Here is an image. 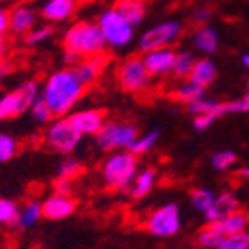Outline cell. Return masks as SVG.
Returning <instances> with one entry per match:
<instances>
[{"label": "cell", "mask_w": 249, "mask_h": 249, "mask_svg": "<svg viewBox=\"0 0 249 249\" xmlns=\"http://www.w3.org/2000/svg\"><path fill=\"white\" fill-rule=\"evenodd\" d=\"M86 89L88 88L77 79L71 68H63V70L53 71L47 77L40 94L47 101L56 119V117H67L80 101Z\"/></svg>", "instance_id": "6da1fadb"}, {"label": "cell", "mask_w": 249, "mask_h": 249, "mask_svg": "<svg viewBox=\"0 0 249 249\" xmlns=\"http://www.w3.org/2000/svg\"><path fill=\"white\" fill-rule=\"evenodd\" d=\"M61 44L65 53L73 54L79 59L103 54L107 49V42H105L98 23L88 19L77 21L68 26L63 34Z\"/></svg>", "instance_id": "7a4b0ae2"}, {"label": "cell", "mask_w": 249, "mask_h": 249, "mask_svg": "<svg viewBox=\"0 0 249 249\" xmlns=\"http://www.w3.org/2000/svg\"><path fill=\"white\" fill-rule=\"evenodd\" d=\"M138 173V155L129 150H117L108 155L101 166V176L107 187L113 190H129Z\"/></svg>", "instance_id": "3957f363"}, {"label": "cell", "mask_w": 249, "mask_h": 249, "mask_svg": "<svg viewBox=\"0 0 249 249\" xmlns=\"http://www.w3.org/2000/svg\"><path fill=\"white\" fill-rule=\"evenodd\" d=\"M100 26L107 47L124 49L134 40V26H131L115 9H105L96 19Z\"/></svg>", "instance_id": "277c9868"}, {"label": "cell", "mask_w": 249, "mask_h": 249, "mask_svg": "<svg viewBox=\"0 0 249 249\" xmlns=\"http://www.w3.org/2000/svg\"><path fill=\"white\" fill-rule=\"evenodd\" d=\"M40 94V86L37 80H25L14 91L0 96V122L14 119L28 112L30 105Z\"/></svg>", "instance_id": "5b68a950"}, {"label": "cell", "mask_w": 249, "mask_h": 249, "mask_svg": "<svg viewBox=\"0 0 249 249\" xmlns=\"http://www.w3.org/2000/svg\"><path fill=\"white\" fill-rule=\"evenodd\" d=\"M94 136L98 146L105 152L127 150L138 138V127L124 121H105V124Z\"/></svg>", "instance_id": "8992f818"}, {"label": "cell", "mask_w": 249, "mask_h": 249, "mask_svg": "<svg viewBox=\"0 0 249 249\" xmlns=\"http://www.w3.org/2000/svg\"><path fill=\"white\" fill-rule=\"evenodd\" d=\"M82 134L75 129V125L70 122L68 117H56L49 122L44 134V142L51 150L58 154L68 155L77 150L80 145Z\"/></svg>", "instance_id": "52a82bcc"}, {"label": "cell", "mask_w": 249, "mask_h": 249, "mask_svg": "<svg viewBox=\"0 0 249 249\" xmlns=\"http://www.w3.org/2000/svg\"><path fill=\"white\" fill-rule=\"evenodd\" d=\"M183 35V25L178 19H166L157 25L150 26L138 38V49L142 53L146 51L160 49V47H171L179 40Z\"/></svg>", "instance_id": "ba28073f"}, {"label": "cell", "mask_w": 249, "mask_h": 249, "mask_svg": "<svg viewBox=\"0 0 249 249\" xmlns=\"http://www.w3.org/2000/svg\"><path fill=\"white\" fill-rule=\"evenodd\" d=\"M117 80L124 92L138 94L148 88L152 77L143 65L142 56H131V58L124 59L121 67L117 68Z\"/></svg>", "instance_id": "9c48e42d"}, {"label": "cell", "mask_w": 249, "mask_h": 249, "mask_svg": "<svg viewBox=\"0 0 249 249\" xmlns=\"http://www.w3.org/2000/svg\"><path fill=\"white\" fill-rule=\"evenodd\" d=\"M145 229L155 237H173L181 230V211L179 206L169 202L162 208L155 209L146 218Z\"/></svg>", "instance_id": "30bf717a"}, {"label": "cell", "mask_w": 249, "mask_h": 249, "mask_svg": "<svg viewBox=\"0 0 249 249\" xmlns=\"http://www.w3.org/2000/svg\"><path fill=\"white\" fill-rule=\"evenodd\" d=\"M77 7L79 0H44L38 9V18L47 21L49 25L65 23L75 16Z\"/></svg>", "instance_id": "8fae6325"}, {"label": "cell", "mask_w": 249, "mask_h": 249, "mask_svg": "<svg viewBox=\"0 0 249 249\" xmlns=\"http://www.w3.org/2000/svg\"><path fill=\"white\" fill-rule=\"evenodd\" d=\"M176 51L171 47H160V49L146 51L143 53L142 59L150 77H164L171 73L173 61H175Z\"/></svg>", "instance_id": "7c38bea8"}, {"label": "cell", "mask_w": 249, "mask_h": 249, "mask_svg": "<svg viewBox=\"0 0 249 249\" xmlns=\"http://www.w3.org/2000/svg\"><path fill=\"white\" fill-rule=\"evenodd\" d=\"M38 11L30 4H18L9 9V32L25 37L30 30L37 26Z\"/></svg>", "instance_id": "4fadbf2b"}, {"label": "cell", "mask_w": 249, "mask_h": 249, "mask_svg": "<svg viewBox=\"0 0 249 249\" xmlns=\"http://www.w3.org/2000/svg\"><path fill=\"white\" fill-rule=\"evenodd\" d=\"M75 209H77V202L75 199H71V196H63L56 192L42 202V216L53 221L65 220L73 214Z\"/></svg>", "instance_id": "5bb4252c"}, {"label": "cell", "mask_w": 249, "mask_h": 249, "mask_svg": "<svg viewBox=\"0 0 249 249\" xmlns=\"http://www.w3.org/2000/svg\"><path fill=\"white\" fill-rule=\"evenodd\" d=\"M108 65V58L103 54H98V56H89V58H82L80 61H77L73 67H70L73 70V73L77 75V79L89 88L91 84H94L98 80L101 73H103L105 67Z\"/></svg>", "instance_id": "9a60e30c"}, {"label": "cell", "mask_w": 249, "mask_h": 249, "mask_svg": "<svg viewBox=\"0 0 249 249\" xmlns=\"http://www.w3.org/2000/svg\"><path fill=\"white\" fill-rule=\"evenodd\" d=\"M70 122L80 134H92L94 136L105 124V112L98 108H86V110H77V112L68 115Z\"/></svg>", "instance_id": "2e32d148"}, {"label": "cell", "mask_w": 249, "mask_h": 249, "mask_svg": "<svg viewBox=\"0 0 249 249\" xmlns=\"http://www.w3.org/2000/svg\"><path fill=\"white\" fill-rule=\"evenodd\" d=\"M239 208H241V202H239V199L233 196L232 192H223V194L214 197L209 209L204 213V218H206L208 223H214V221L221 220V218H225L230 213L237 211Z\"/></svg>", "instance_id": "e0dca14e"}, {"label": "cell", "mask_w": 249, "mask_h": 249, "mask_svg": "<svg viewBox=\"0 0 249 249\" xmlns=\"http://www.w3.org/2000/svg\"><path fill=\"white\" fill-rule=\"evenodd\" d=\"M113 9L127 21L129 25L136 28L138 25H142L145 21L146 0H117Z\"/></svg>", "instance_id": "ac0fdd59"}, {"label": "cell", "mask_w": 249, "mask_h": 249, "mask_svg": "<svg viewBox=\"0 0 249 249\" xmlns=\"http://www.w3.org/2000/svg\"><path fill=\"white\" fill-rule=\"evenodd\" d=\"M213 229L216 230L218 233L221 235H232V233H237V232H244L246 229L249 227V214L241 209H237V211L230 213L227 214L225 218L221 220L214 221V223H209Z\"/></svg>", "instance_id": "d6986e66"}, {"label": "cell", "mask_w": 249, "mask_h": 249, "mask_svg": "<svg viewBox=\"0 0 249 249\" xmlns=\"http://www.w3.org/2000/svg\"><path fill=\"white\" fill-rule=\"evenodd\" d=\"M218 77V67L211 58H200L196 59V65L192 68L190 75H188V80L200 88H209L213 82Z\"/></svg>", "instance_id": "ffe728a7"}, {"label": "cell", "mask_w": 249, "mask_h": 249, "mask_svg": "<svg viewBox=\"0 0 249 249\" xmlns=\"http://www.w3.org/2000/svg\"><path fill=\"white\" fill-rule=\"evenodd\" d=\"M192 42H194V47L199 53L206 54V56H211L220 47V35L216 32V28H213L209 25H204L196 30V34L192 37Z\"/></svg>", "instance_id": "44dd1931"}, {"label": "cell", "mask_w": 249, "mask_h": 249, "mask_svg": "<svg viewBox=\"0 0 249 249\" xmlns=\"http://www.w3.org/2000/svg\"><path fill=\"white\" fill-rule=\"evenodd\" d=\"M155 181H157V171L154 167H145L143 171H138L131 187H129V196L134 200L143 199L154 190Z\"/></svg>", "instance_id": "7402d4cb"}, {"label": "cell", "mask_w": 249, "mask_h": 249, "mask_svg": "<svg viewBox=\"0 0 249 249\" xmlns=\"http://www.w3.org/2000/svg\"><path fill=\"white\" fill-rule=\"evenodd\" d=\"M40 218H42V204L37 202V200H30L23 208H19L13 227L21 230H28L32 227H35L40 221Z\"/></svg>", "instance_id": "603a6c76"}, {"label": "cell", "mask_w": 249, "mask_h": 249, "mask_svg": "<svg viewBox=\"0 0 249 249\" xmlns=\"http://www.w3.org/2000/svg\"><path fill=\"white\" fill-rule=\"evenodd\" d=\"M196 65V56L190 51H179L175 54V61H173V68H171V75L178 80L188 79L192 68Z\"/></svg>", "instance_id": "cb8c5ba5"}, {"label": "cell", "mask_w": 249, "mask_h": 249, "mask_svg": "<svg viewBox=\"0 0 249 249\" xmlns=\"http://www.w3.org/2000/svg\"><path fill=\"white\" fill-rule=\"evenodd\" d=\"M204 96H206V89L197 86V84L190 82V80L183 82L181 86L173 92V98L183 105H190V103H194V101L204 98Z\"/></svg>", "instance_id": "d4e9b609"}, {"label": "cell", "mask_w": 249, "mask_h": 249, "mask_svg": "<svg viewBox=\"0 0 249 249\" xmlns=\"http://www.w3.org/2000/svg\"><path fill=\"white\" fill-rule=\"evenodd\" d=\"M159 138H160V133H159L157 129H154V131H148V133L145 134H138V138L134 140L133 143H131V146H129V152H133L134 155H143V154H148L150 150L154 148L155 145H157Z\"/></svg>", "instance_id": "484cf974"}, {"label": "cell", "mask_w": 249, "mask_h": 249, "mask_svg": "<svg viewBox=\"0 0 249 249\" xmlns=\"http://www.w3.org/2000/svg\"><path fill=\"white\" fill-rule=\"evenodd\" d=\"M28 112H30V115H32V119H34L35 122H38V124H49L54 119L53 110L49 108L47 101L42 98V94H38L34 100V103L30 105Z\"/></svg>", "instance_id": "4316f807"}, {"label": "cell", "mask_w": 249, "mask_h": 249, "mask_svg": "<svg viewBox=\"0 0 249 249\" xmlns=\"http://www.w3.org/2000/svg\"><path fill=\"white\" fill-rule=\"evenodd\" d=\"M54 37V28L51 25H40L35 26L25 35V44L30 47L40 46V44H46L51 38Z\"/></svg>", "instance_id": "83f0119b"}, {"label": "cell", "mask_w": 249, "mask_h": 249, "mask_svg": "<svg viewBox=\"0 0 249 249\" xmlns=\"http://www.w3.org/2000/svg\"><path fill=\"white\" fill-rule=\"evenodd\" d=\"M221 239H223V235L216 232L211 225H208V227H204V229H200L197 232L196 244L197 248H202V249H216L218 244L221 242Z\"/></svg>", "instance_id": "f1b7e54d"}, {"label": "cell", "mask_w": 249, "mask_h": 249, "mask_svg": "<svg viewBox=\"0 0 249 249\" xmlns=\"http://www.w3.org/2000/svg\"><path fill=\"white\" fill-rule=\"evenodd\" d=\"M214 197H216L214 192L209 190V188H196V190H192V194H190V202L196 211L204 214V213L209 209V206L213 204Z\"/></svg>", "instance_id": "f546056e"}, {"label": "cell", "mask_w": 249, "mask_h": 249, "mask_svg": "<svg viewBox=\"0 0 249 249\" xmlns=\"http://www.w3.org/2000/svg\"><path fill=\"white\" fill-rule=\"evenodd\" d=\"M216 249H249V232H237L232 235H225Z\"/></svg>", "instance_id": "4dcf8cb0"}, {"label": "cell", "mask_w": 249, "mask_h": 249, "mask_svg": "<svg viewBox=\"0 0 249 249\" xmlns=\"http://www.w3.org/2000/svg\"><path fill=\"white\" fill-rule=\"evenodd\" d=\"M18 140L7 133H0V164L11 160L18 154Z\"/></svg>", "instance_id": "1f68e13d"}, {"label": "cell", "mask_w": 249, "mask_h": 249, "mask_svg": "<svg viewBox=\"0 0 249 249\" xmlns=\"http://www.w3.org/2000/svg\"><path fill=\"white\" fill-rule=\"evenodd\" d=\"M82 162L77 160V159L73 157H67L63 159L61 162H59L58 166V176H61V178H70V179H75L77 176L82 173Z\"/></svg>", "instance_id": "d6a6232c"}, {"label": "cell", "mask_w": 249, "mask_h": 249, "mask_svg": "<svg viewBox=\"0 0 249 249\" xmlns=\"http://www.w3.org/2000/svg\"><path fill=\"white\" fill-rule=\"evenodd\" d=\"M235 162H237V155L232 150H220V152L213 154V157H211V166L214 167L216 171L230 169Z\"/></svg>", "instance_id": "836d02e7"}, {"label": "cell", "mask_w": 249, "mask_h": 249, "mask_svg": "<svg viewBox=\"0 0 249 249\" xmlns=\"http://www.w3.org/2000/svg\"><path fill=\"white\" fill-rule=\"evenodd\" d=\"M19 206L14 200L0 197V225H13L16 221Z\"/></svg>", "instance_id": "e575fe53"}, {"label": "cell", "mask_w": 249, "mask_h": 249, "mask_svg": "<svg viewBox=\"0 0 249 249\" xmlns=\"http://www.w3.org/2000/svg\"><path fill=\"white\" fill-rule=\"evenodd\" d=\"M213 18V9L208 7V5H197L194 11L190 13V21L194 26H204V25H209V21Z\"/></svg>", "instance_id": "d590c367"}, {"label": "cell", "mask_w": 249, "mask_h": 249, "mask_svg": "<svg viewBox=\"0 0 249 249\" xmlns=\"http://www.w3.org/2000/svg\"><path fill=\"white\" fill-rule=\"evenodd\" d=\"M220 117L214 113H200V115H194V129L196 131H206L209 129Z\"/></svg>", "instance_id": "8d00e7d4"}, {"label": "cell", "mask_w": 249, "mask_h": 249, "mask_svg": "<svg viewBox=\"0 0 249 249\" xmlns=\"http://www.w3.org/2000/svg\"><path fill=\"white\" fill-rule=\"evenodd\" d=\"M73 183V179L70 178H61V176H58V179H54L53 183V188L56 194H63V196H71V185Z\"/></svg>", "instance_id": "74e56055"}, {"label": "cell", "mask_w": 249, "mask_h": 249, "mask_svg": "<svg viewBox=\"0 0 249 249\" xmlns=\"http://www.w3.org/2000/svg\"><path fill=\"white\" fill-rule=\"evenodd\" d=\"M233 105H235V112L239 113H246L249 112V79H248V86H246V92L244 96H242L241 100L233 101Z\"/></svg>", "instance_id": "f35d334b"}, {"label": "cell", "mask_w": 249, "mask_h": 249, "mask_svg": "<svg viewBox=\"0 0 249 249\" xmlns=\"http://www.w3.org/2000/svg\"><path fill=\"white\" fill-rule=\"evenodd\" d=\"M9 32V11L0 5V38H5Z\"/></svg>", "instance_id": "ab89813d"}, {"label": "cell", "mask_w": 249, "mask_h": 249, "mask_svg": "<svg viewBox=\"0 0 249 249\" xmlns=\"http://www.w3.org/2000/svg\"><path fill=\"white\" fill-rule=\"evenodd\" d=\"M13 71H14V67L11 65V63H7V61L0 63V82H4Z\"/></svg>", "instance_id": "60d3db41"}, {"label": "cell", "mask_w": 249, "mask_h": 249, "mask_svg": "<svg viewBox=\"0 0 249 249\" xmlns=\"http://www.w3.org/2000/svg\"><path fill=\"white\" fill-rule=\"evenodd\" d=\"M5 56H7V44L4 38H0V63L5 61Z\"/></svg>", "instance_id": "b9f144b4"}, {"label": "cell", "mask_w": 249, "mask_h": 249, "mask_svg": "<svg viewBox=\"0 0 249 249\" xmlns=\"http://www.w3.org/2000/svg\"><path fill=\"white\" fill-rule=\"evenodd\" d=\"M239 175H241L242 179H248V181H249V167H242Z\"/></svg>", "instance_id": "7bdbcfd3"}, {"label": "cell", "mask_w": 249, "mask_h": 249, "mask_svg": "<svg viewBox=\"0 0 249 249\" xmlns=\"http://www.w3.org/2000/svg\"><path fill=\"white\" fill-rule=\"evenodd\" d=\"M242 65L249 70V53H246L244 56H242Z\"/></svg>", "instance_id": "ee69618b"}, {"label": "cell", "mask_w": 249, "mask_h": 249, "mask_svg": "<svg viewBox=\"0 0 249 249\" xmlns=\"http://www.w3.org/2000/svg\"><path fill=\"white\" fill-rule=\"evenodd\" d=\"M185 249H202V248H185Z\"/></svg>", "instance_id": "f6af8a7d"}]
</instances>
